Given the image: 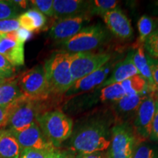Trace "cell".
Segmentation results:
<instances>
[{
	"instance_id": "obj_1",
	"label": "cell",
	"mask_w": 158,
	"mask_h": 158,
	"mask_svg": "<svg viewBox=\"0 0 158 158\" xmlns=\"http://www.w3.org/2000/svg\"><path fill=\"white\" fill-rule=\"evenodd\" d=\"M70 140V150L78 154L103 152L109 149L110 133L107 122L93 119L85 122L73 131Z\"/></svg>"
},
{
	"instance_id": "obj_2",
	"label": "cell",
	"mask_w": 158,
	"mask_h": 158,
	"mask_svg": "<svg viewBox=\"0 0 158 158\" xmlns=\"http://www.w3.org/2000/svg\"><path fill=\"white\" fill-rule=\"evenodd\" d=\"M70 54L56 51L45 60L44 70L51 95L65 94L73 84L70 71Z\"/></svg>"
},
{
	"instance_id": "obj_3",
	"label": "cell",
	"mask_w": 158,
	"mask_h": 158,
	"mask_svg": "<svg viewBox=\"0 0 158 158\" xmlns=\"http://www.w3.org/2000/svg\"><path fill=\"white\" fill-rule=\"evenodd\" d=\"M36 122L45 137L56 149L68 140L73 131V120L60 110L40 113Z\"/></svg>"
},
{
	"instance_id": "obj_4",
	"label": "cell",
	"mask_w": 158,
	"mask_h": 158,
	"mask_svg": "<svg viewBox=\"0 0 158 158\" xmlns=\"http://www.w3.org/2000/svg\"><path fill=\"white\" fill-rule=\"evenodd\" d=\"M108 32L100 23L84 27L69 40L59 43L62 51L70 54L88 52L99 48L107 41Z\"/></svg>"
},
{
	"instance_id": "obj_5",
	"label": "cell",
	"mask_w": 158,
	"mask_h": 158,
	"mask_svg": "<svg viewBox=\"0 0 158 158\" xmlns=\"http://www.w3.org/2000/svg\"><path fill=\"white\" fill-rule=\"evenodd\" d=\"M40 102L23 97L9 107L5 129L11 132H21L36 122L40 112Z\"/></svg>"
},
{
	"instance_id": "obj_6",
	"label": "cell",
	"mask_w": 158,
	"mask_h": 158,
	"mask_svg": "<svg viewBox=\"0 0 158 158\" xmlns=\"http://www.w3.org/2000/svg\"><path fill=\"white\" fill-rule=\"evenodd\" d=\"M18 84L23 96L33 101L41 102L51 95L43 64L23 73L18 79Z\"/></svg>"
},
{
	"instance_id": "obj_7",
	"label": "cell",
	"mask_w": 158,
	"mask_h": 158,
	"mask_svg": "<svg viewBox=\"0 0 158 158\" xmlns=\"http://www.w3.org/2000/svg\"><path fill=\"white\" fill-rule=\"evenodd\" d=\"M157 96L158 91L149 86L147 93L136 110L133 127L136 141H146L149 139Z\"/></svg>"
},
{
	"instance_id": "obj_8",
	"label": "cell",
	"mask_w": 158,
	"mask_h": 158,
	"mask_svg": "<svg viewBox=\"0 0 158 158\" xmlns=\"http://www.w3.org/2000/svg\"><path fill=\"white\" fill-rule=\"evenodd\" d=\"M112 59L109 53L92 51L70 54V71L73 81L94 72Z\"/></svg>"
},
{
	"instance_id": "obj_9",
	"label": "cell",
	"mask_w": 158,
	"mask_h": 158,
	"mask_svg": "<svg viewBox=\"0 0 158 158\" xmlns=\"http://www.w3.org/2000/svg\"><path fill=\"white\" fill-rule=\"evenodd\" d=\"M110 135V158L133 157L136 143L133 127L126 122L117 124L111 129Z\"/></svg>"
},
{
	"instance_id": "obj_10",
	"label": "cell",
	"mask_w": 158,
	"mask_h": 158,
	"mask_svg": "<svg viewBox=\"0 0 158 158\" xmlns=\"http://www.w3.org/2000/svg\"><path fill=\"white\" fill-rule=\"evenodd\" d=\"M117 63L118 61L116 59L112 58L94 72L75 81L70 89L65 93V95L67 97H76L88 93L94 89H99L100 86L109 77Z\"/></svg>"
},
{
	"instance_id": "obj_11",
	"label": "cell",
	"mask_w": 158,
	"mask_h": 158,
	"mask_svg": "<svg viewBox=\"0 0 158 158\" xmlns=\"http://www.w3.org/2000/svg\"><path fill=\"white\" fill-rule=\"evenodd\" d=\"M91 15L84 14L58 19L51 26L48 35L51 38L59 43L75 36L89 22Z\"/></svg>"
},
{
	"instance_id": "obj_12",
	"label": "cell",
	"mask_w": 158,
	"mask_h": 158,
	"mask_svg": "<svg viewBox=\"0 0 158 158\" xmlns=\"http://www.w3.org/2000/svg\"><path fill=\"white\" fill-rule=\"evenodd\" d=\"M11 133L16 138L22 150L32 149L51 152L56 149L43 135L37 122H35L30 127L23 131Z\"/></svg>"
},
{
	"instance_id": "obj_13",
	"label": "cell",
	"mask_w": 158,
	"mask_h": 158,
	"mask_svg": "<svg viewBox=\"0 0 158 158\" xmlns=\"http://www.w3.org/2000/svg\"><path fill=\"white\" fill-rule=\"evenodd\" d=\"M107 28L112 34L122 40H128L133 36V29L130 19L121 9L108 12L102 16Z\"/></svg>"
},
{
	"instance_id": "obj_14",
	"label": "cell",
	"mask_w": 158,
	"mask_h": 158,
	"mask_svg": "<svg viewBox=\"0 0 158 158\" xmlns=\"http://www.w3.org/2000/svg\"><path fill=\"white\" fill-rule=\"evenodd\" d=\"M15 31L0 35V54L13 67L23 65L25 61L24 43L18 40Z\"/></svg>"
},
{
	"instance_id": "obj_15",
	"label": "cell",
	"mask_w": 158,
	"mask_h": 158,
	"mask_svg": "<svg viewBox=\"0 0 158 158\" xmlns=\"http://www.w3.org/2000/svg\"><path fill=\"white\" fill-rule=\"evenodd\" d=\"M89 3L83 0H54V17L58 20L89 14Z\"/></svg>"
},
{
	"instance_id": "obj_16",
	"label": "cell",
	"mask_w": 158,
	"mask_h": 158,
	"mask_svg": "<svg viewBox=\"0 0 158 158\" xmlns=\"http://www.w3.org/2000/svg\"><path fill=\"white\" fill-rule=\"evenodd\" d=\"M133 50L130 51L121 62H118L112 70L109 77L100 86L99 89L108 85L121 83L130 77L138 75V71L133 62Z\"/></svg>"
},
{
	"instance_id": "obj_17",
	"label": "cell",
	"mask_w": 158,
	"mask_h": 158,
	"mask_svg": "<svg viewBox=\"0 0 158 158\" xmlns=\"http://www.w3.org/2000/svg\"><path fill=\"white\" fill-rule=\"evenodd\" d=\"M148 89L147 92L142 94L126 95L118 101L114 102L113 108L116 115L122 118H126L132 115H135L138 108L139 107L141 101L147 93Z\"/></svg>"
},
{
	"instance_id": "obj_18",
	"label": "cell",
	"mask_w": 158,
	"mask_h": 158,
	"mask_svg": "<svg viewBox=\"0 0 158 158\" xmlns=\"http://www.w3.org/2000/svg\"><path fill=\"white\" fill-rule=\"evenodd\" d=\"M22 149L14 135L8 130H0V158H19Z\"/></svg>"
},
{
	"instance_id": "obj_19",
	"label": "cell",
	"mask_w": 158,
	"mask_h": 158,
	"mask_svg": "<svg viewBox=\"0 0 158 158\" xmlns=\"http://www.w3.org/2000/svg\"><path fill=\"white\" fill-rule=\"evenodd\" d=\"M21 28L25 29L31 32L39 31L46 23V16L35 8H31L19 15L17 18Z\"/></svg>"
},
{
	"instance_id": "obj_20",
	"label": "cell",
	"mask_w": 158,
	"mask_h": 158,
	"mask_svg": "<svg viewBox=\"0 0 158 158\" xmlns=\"http://www.w3.org/2000/svg\"><path fill=\"white\" fill-rule=\"evenodd\" d=\"M23 97L24 96L18 84V79L13 78L0 84V106L2 107H9Z\"/></svg>"
},
{
	"instance_id": "obj_21",
	"label": "cell",
	"mask_w": 158,
	"mask_h": 158,
	"mask_svg": "<svg viewBox=\"0 0 158 158\" xmlns=\"http://www.w3.org/2000/svg\"><path fill=\"white\" fill-rule=\"evenodd\" d=\"M133 62L138 71V75L143 77L150 86L156 89L155 84H154L152 77L149 63H148L147 53L144 50L143 44L139 43L137 48L133 50Z\"/></svg>"
},
{
	"instance_id": "obj_22",
	"label": "cell",
	"mask_w": 158,
	"mask_h": 158,
	"mask_svg": "<svg viewBox=\"0 0 158 158\" xmlns=\"http://www.w3.org/2000/svg\"><path fill=\"white\" fill-rule=\"evenodd\" d=\"M121 84L125 96L144 93L147 92L149 86L147 81L138 74L121 82Z\"/></svg>"
},
{
	"instance_id": "obj_23",
	"label": "cell",
	"mask_w": 158,
	"mask_h": 158,
	"mask_svg": "<svg viewBox=\"0 0 158 158\" xmlns=\"http://www.w3.org/2000/svg\"><path fill=\"white\" fill-rule=\"evenodd\" d=\"M100 90L98 97L103 102H115L125 96L121 83L108 85Z\"/></svg>"
},
{
	"instance_id": "obj_24",
	"label": "cell",
	"mask_w": 158,
	"mask_h": 158,
	"mask_svg": "<svg viewBox=\"0 0 158 158\" xmlns=\"http://www.w3.org/2000/svg\"><path fill=\"white\" fill-rule=\"evenodd\" d=\"M118 1L116 0H93L89 3V14L103 15L108 12L117 8Z\"/></svg>"
},
{
	"instance_id": "obj_25",
	"label": "cell",
	"mask_w": 158,
	"mask_h": 158,
	"mask_svg": "<svg viewBox=\"0 0 158 158\" xmlns=\"http://www.w3.org/2000/svg\"><path fill=\"white\" fill-rule=\"evenodd\" d=\"M157 25L155 20L149 15H143L140 18L138 21V29L139 32L138 43L143 44L148 37L155 30Z\"/></svg>"
},
{
	"instance_id": "obj_26",
	"label": "cell",
	"mask_w": 158,
	"mask_h": 158,
	"mask_svg": "<svg viewBox=\"0 0 158 158\" xmlns=\"http://www.w3.org/2000/svg\"><path fill=\"white\" fill-rule=\"evenodd\" d=\"M132 158H158V148L146 141H136Z\"/></svg>"
},
{
	"instance_id": "obj_27",
	"label": "cell",
	"mask_w": 158,
	"mask_h": 158,
	"mask_svg": "<svg viewBox=\"0 0 158 158\" xmlns=\"http://www.w3.org/2000/svg\"><path fill=\"white\" fill-rule=\"evenodd\" d=\"M20 10L12 0H0V21L17 19Z\"/></svg>"
},
{
	"instance_id": "obj_28",
	"label": "cell",
	"mask_w": 158,
	"mask_h": 158,
	"mask_svg": "<svg viewBox=\"0 0 158 158\" xmlns=\"http://www.w3.org/2000/svg\"><path fill=\"white\" fill-rule=\"evenodd\" d=\"M143 48L149 56L158 59V23L153 32L144 42Z\"/></svg>"
},
{
	"instance_id": "obj_29",
	"label": "cell",
	"mask_w": 158,
	"mask_h": 158,
	"mask_svg": "<svg viewBox=\"0 0 158 158\" xmlns=\"http://www.w3.org/2000/svg\"><path fill=\"white\" fill-rule=\"evenodd\" d=\"M29 2L34 8L45 16L54 17V1L53 0H32Z\"/></svg>"
},
{
	"instance_id": "obj_30",
	"label": "cell",
	"mask_w": 158,
	"mask_h": 158,
	"mask_svg": "<svg viewBox=\"0 0 158 158\" xmlns=\"http://www.w3.org/2000/svg\"><path fill=\"white\" fill-rule=\"evenodd\" d=\"M14 72V67L2 55L0 54V76L7 80H10L13 78Z\"/></svg>"
},
{
	"instance_id": "obj_31",
	"label": "cell",
	"mask_w": 158,
	"mask_h": 158,
	"mask_svg": "<svg viewBox=\"0 0 158 158\" xmlns=\"http://www.w3.org/2000/svg\"><path fill=\"white\" fill-rule=\"evenodd\" d=\"M20 27V24L17 19L1 20L0 21V35H6L14 32Z\"/></svg>"
},
{
	"instance_id": "obj_32",
	"label": "cell",
	"mask_w": 158,
	"mask_h": 158,
	"mask_svg": "<svg viewBox=\"0 0 158 158\" xmlns=\"http://www.w3.org/2000/svg\"><path fill=\"white\" fill-rule=\"evenodd\" d=\"M50 152L32 149H25L21 152L19 158H47Z\"/></svg>"
},
{
	"instance_id": "obj_33",
	"label": "cell",
	"mask_w": 158,
	"mask_h": 158,
	"mask_svg": "<svg viewBox=\"0 0 158 158\" xmlns=\"http://www.w3.org/2000/svg\"><path fill=\"white\" fill-rule=\"evenodd\" d=\"M148 63H149L152 77L154 84L158 91V59H154L147 54Z\"/></svg>"
},
{
	"instance_id": "obj_34",
	"label": "cell",
	"mask_w": 158,
	"mask_h": 158,
	"mask_svg": "<svg viewBox=\"0 0 158 158\" xmlns=\"http://www.w3.org/2000/svg\"><path fill=\"white\" fill-rule=\"evenodd\" d=\"M149 139L152 141L158 142V102L156 103V110L155 114L154 116L152 124L151 135H150Z\"/></svg>"
},
{
	"instance_id": "obj_35",
	"label": "cell",
	"mask_w": 158,
	"mask_h": 158,
	"mask_svg": "<svg viewBox=\"0 0 158 158\" xmlns=\"http://www.w3.org/2000/svg\"><path fill=\"white\" fill-rule=\"evenodd\" d=\"M47 158H75V156L73 155V152L71 151H60L55 149L48 153Z\"/></svg>"
},
{
	"instance_id": "obj_36",
	"label": "cell",
	"mask_w": 158,
	"mask_h": 158,
	"mask_svg": "<svg viewBox=\"0 0 158 158\" xmlns=\"http://www.w3.org/2000/svg\"><path fill=\"white\" fill-rule=\"evenodd\" d=\"M31 35H32V32L23 28H19L15 31V35H16L17 40L23 43H25L26 41L30 39Z\"/></svg>"
},
{
	"instance_id": "obj_37",
	"label": "cell",
	"mask_w": 158,
	"mask_h": 158,
	"mask_svg": "<svg viewBox=\"0 0 158 158\" xmlns=\"http://www.w3.org/2000/svg\"><path fill=\"white\" fill-rule=\"evenodd\" d=\"M9 107H2V106H0V130L5 127L7 116H8Z\"/></svg>"
},
{
	"instance_id": "obj_38",
	"label": "cell",
	"mask_w": 158,
	"mask_h": 158,
	"mask_svg": "<svg viewBox=\"0 0 158 158\" xmlns=\"http://www.w3.org/2000/svg\"><path fill=\"white\" fill-rule=\"evenodd\" d=\"M75 158H109V154L100 152L91 154H78Z\"/></svg>"
},
{
	"instance_id": "obj_39",
	"label": "cell",
	"mask_w": 158,
	"mask_h": 158,
	"mask_svg": "<svg viewBox=\"0 0 158 158\" xmlns=\"http://www.w3.org/2000/svg\"><path fill=\"white\" fill-rule=\"evenodd\" d=\"M15 5L19 8L20 10H24L27 7V5H29V1H23V0H12Z\"/></svg>"
},
{
	"instance_id": "obj_40",
	"label": "cell",
	"mask_w": 158,
	"mask_h": 158,
	"mask_svg": "<svg viewBox=\"0 0 158 158\" xmlns=\"http://www.w3.org/2000/svg\"><path fill=\"white\" fill-rule=\"evenodd\" d=\"M155 5V9H154V13H155V14L158 15V2H156Z\"/></svg>"
},
{
	"instance_id": "obj_41",
	"label": "cell",
	"mask_w": 158,
	"mask_h": 158,
	"mask_svg": "<svg viewBox=\"0 0 158 158\" xmlns=\"http://www.w3.org/2000/svg\"><path fill=\"white\" fill-rule=\"evenodd\" d=\"M7 81H9V80H7V79L4 78L2 76H0V84H2V83H4V82Z\"/></svg>"
},
{
	"instance_id": "obj_42",
	"label": "cell",
	"mask_w": 158,
	"mask_h": 158,
	"mask_svg": "<svg viewBox=\"0 0 158 158\" xmlns=\"http://www.w3.org/2000/svg\"><path fill=\"white\" fill-rule=\"evenodd\" d=\"M157 102H158V96H157Z\"/></svg>"
},
{
	"instance_id": "obj_43",
	"label": "cell",
	"mask_w": 158,
	"mask_h": 158,
	"mask_svg": "<svg viewBox=\"0 0 158 158\" xmlns=\"http://www.w3.org/2000/svg\"><path fill=\"white\" fill-rule=\"evenodd\" d=\"M109 158H110V156H109Z\"/></svg>"
}]
</instances>
